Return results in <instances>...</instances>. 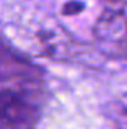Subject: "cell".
Here are the masks:
<instances>
[{"mask_svg":"<svg viewBox=\"0 0 127 129\" xmlns=\"http://www.w3.org/2000/svg\"><path fill=\"white\" fill-rule=\"evenodd\" d=\"M34 110L26 100L12 91H0V118L10 126L28 127Z\"/></svg>","mask_w":127,"mask_h":129,"instance_id":"cell-1","label":"cell"},{"mask_svg":"<svg viewBox=\"0 0 127 129\" xmlns=\"http://www.w3.org/2000/svg\"><path fill=\"white\" fill-rule=\"evenodd\" d=\"M15 62H18V60H16L15 57H10V52H7L5 49L0 47V75H2V72L5 70L3 67L13 69V67H15Z\"/></svg>","mask_w":127,"mask_h":129,"instance_id":"cell-2","label":"cell"}]
</instances>
